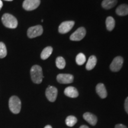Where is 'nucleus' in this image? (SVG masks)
<instances>
[{
  "mask_svg": "<svg viewBox=\"0 0 128 128\" xmlns=\"http://www.w3.org/2000/svg\"><path fill=\"white\" fill-rule=\"evenodd\" d=\"M30 76L33 82L35 84H40L44 78L42 69L39 65H34L30 70Z\"/></svg>",
  "mask_w": 128,
  "mask_h": 128,
  "instance_id": "f257e3e1",
  "label": "nucleus"
},
{
  "mask_svg": "<svg viewBox=\"0 0 128 128\" xmlns=\"http://www.w3.org/2000/svg\"><path fill=\"white\" fill-rule=\"evenodd\" d=\"M2 22L5 27L10 28H16L18 25V22L13 16L10 14H4L2 17Z\"/></svg>",
  "mask_w": 128,
  "mask_h": 128,
  "instance_id": "f03ea898",
  "label": "nucleus"
},
{
  "mask_svg": "<svg viewBox=\"0 0 128 128\" xmlns=\"http://www.w3.org/2000/svg\"><path fill=\"white\" fill-rule=\"evenodd\" d=\"M22 108V103L20 98L17 96H12L9 100V108L12 113L18 114L20 113Z\"/></svg>",
  "mask_w": 128,
  "mask_h": 128,
  "instance_id": "7ed1b4c3",
  "label": "nucleus"
},
{
  "mask_svg": "<svg viewBox=\"0 0 128 128\" xmlns=\"http://www.w3.org/2000/svg\"><path fill=\"white\" fill-rule=\"evenodd\" d=\"M44 29L41 25L31 27L28 30V36L29 38H34L42 34Z\"/></svg>",
  "mask_w": 128,
  "mask_h": 128,
  "instance_id": "20e7f679",
  "label": "nucleus"
},
{
  "mask_svg": "<svg viewBox=\"0 0 128 128\" xmlns=\"http://www.w3.org/2000/svg\"><path fill=\"white\" fill-rule=\"evenodd\" d=\"M40 4V0H24L23 3V8L27 11L36 9Z\"/></svg>",
  "mask_w": 128,
  "mask_h": 128,
  "instance_id": "39448f33",
  "label": "nucleus"
},
{
  "mask_svg": "<svg viewBox=\"0 0 128 128\" xmlns=\"http://www.w3.org/2000/svg\"><path fill=\"white\" fill-rule=\"evenodd\" d=\"M123 64H124V59L122 57L117 56L114 58L110 65V70L113 72L119 71L122 67Z\"/></svg>",
  "mask_w": 128,
  "mask_h": 128,
  "instance_id": "423d86ee",
  "label": "nucleus"
},
{
  "mask_svg": "<svg viewBox=\"0 0 128 128\" xmlns=\"http://www.w3.org/2000/svg\"><path fill=\"white\" fill-rule=\"evenodd\" d=\"M86 34V30L85 28H78L74 33H73L70 36V39L72 41H80L84 38Z\"/></svg>",
  "mask_w": 128,
  "mask_h": 128,
  "instance_id": "0eeeda50",
  "label": "nucleus"
},
{
  "mask_svg": "<svg viewBox=\"0 0 128 128\" xmlns=\"http://www.w3.org/2000/svg\"><path fill=\"white\" fill-rule=\"evenodd\" d=\"M58 96V90L54 86H49L46 90V96L51 102H55Z\"/></svg>",
  "mask_w": 128,
  "mask_h": 128,
  "instance_id": "6e6552de",
  "label": "nucleus"
},
{
  "mask_svg": "<svg viewBox=\"0 0 128 128\" xmlns=\"http://www.w3.org/2000/svg\"><path fill=\"white\" fill-rule=\"evenodd\" d=\"M74 22L73 21H66L60 24L59 27V32L61 34H65L71 30L74 26Z\"/></svg>",
  "mask_w": 128,
  "mask_h": 128,
  "instance_id": "1a4fd4ad",
  "label": "nucleus"
},
{
  "mask_svg": "<svg viewBox=\"0 0 128 128\" xmlns=\"http://www.w3.org/2000/svg\"><path fill=\"white\" fill-rule=\"evenodd\" d=\"M57 81L60 84H70L74 81V76L71 74H60L57 76Z\"/></svg>",
  "mask_w": 128,
  "mask_h": 128,
  "instance_id": "9d476101",
  "label": "nucleus"
},
{
  "mask_svg": "<svg viewBox=\"0 0 128 128\" xmlns=\"http://www.w3.org/2000/svg\"><path fill=\"white\" fill-rule=\"evenodd\" d=\"M83 118L87 122L88 124H92V126L96 125L97 122V118L95 115L89 112H86L83 115Z\"/></svg>",
  "mask_w": 128,
  "mask_h": 128,
  "instance_id": "9b49d317",
  "label": "nucleus"
},
{
  "mask_svg": "<svg viewBox=\"0 0 128 128\" xmlns=\"http://www.w3.org/2000/svg\"><path fill=\"white\" fill-rule=\"evenodd\" d=\"M96 92L98 94V95L100 96V98H105L108 96V92L107 90L106 89L104 85L102 83H99L97 85L96 88Z\"/></svg>",
  "mask_w": 128,
  "mask_h": 128,
  "instance_id": "f8f14e48",
  "label": "nucleus"
},
{
  "mask_svg": "<svg viewBox=\"0 0 128 128\" xmlns=\"http://www.w3.org/2000/svg\"><path fill=\"white\" fill-rule=\"evenodd\" d=\"M64 94L71 98H76L78 96V92L76 88L74 87H68L64 91Z\"/></svg>",
  "mask_w": 128,
  "mask_h": 128,
  "instance_id": "ddd939ff",
  "label": "nucleus"
},
{
  "mask_svg": "<svg viewBox=\"0 0 128 128\" xmlns=\"http://www.w3.org/2000/svg\"><path fill=\"white\" fill-rule=\"evenodd\" d=\"M116 12L118 15L124 16L128 14V5L122 4L117 8Z\"/></svg>",
  "mask_w": 128,
  "mask_h": 128,
  "instance_id": "4468645a",
  "label": "nucleus"
},
{
  "mask_svg": "<svg viewBox=\"0 0 128 128\" xmlns=\"http://www.w3.org/2000/svg\"><path fill=\"white\" fill-rule=\"evenodd\" d=\"M96 64H97V58L95 56L92 55L89 58L87 62L86 68L87 70H92L95 67Z\"/></svg>",
  "mask_w": 128,
  "mask_h": 128,
  "instance_id": "2eb2a0df",
  "label": "nucleus"
},
{
  "mask_svg": "<svg viewBox=\"0 0 128 128\" xmlns=\"http://www.w3.org/2000/svg\"><path fill=\"white\" fill-rule=\"evenodd\" d=\"M118 0H103L102 6L104 8L108 10L114 7L117 4Z\"/></svg>",
  "mask_w": 128,
  "mask_h": 128,
  "instance_id": "dca6fc26",
  "label": "nucleus"
},
{
  "mask_svg": "<svg viewBox=\"0 0 128 128\" xmlns=\"http://www.w3.org/2000/svg\"><path fill=\"white\" fill-rule=\"evenodd\" d=\"M52 52L53 48L51 46H48V47L44 48L41 53L40 57L42 60H45L46 59H48L51 55Z\"/></svg>",
  "mask_w": 128,
  "mask_h": 128,
  "instance_id": "f3484780",
  "label": "nucleus"
},
{
  "mask_svg": "<svg viewBox=\"0 0 128 128\" xmlns=\"http://www.w3.org/2000/svg\"><path fill=\"white\" fill-rule=\"evenodd\" d=\"M106 28L108 31H112L115 27V20L112 17H108L106 20Z\"/></svg>",
  "mask_w": 128,
  "mask_h": 128,
  "instance_id": "a211bd4d",
  "label": "nucleus"
},
{
  "mask_svg": "<svg viewBox=\"0 0 128 128\" xmlns=\"http://www.w3.org/2000/svg\"><path fill=\"white\" fill-rule=\"evenodd\" d=\"M76 122H77V119L76 118V117L74 116H69L67 117L65 120L66 124L69 127H72L76 124Z\"/></svg>",
  "mask_w": 128,
  "mask_h": 128,
  "instance_id": "6ab92c4d",
  "label": "nucleus"
},
{
  "mask_svg": "<svg viewBox=\"0 0 128 128\" xmlns=\"http://www.w3.org/2000/svg\"><path fill=\"white\" fill-rule=\"evenodd\" d=\"M65 65H66V62H65V60H64L63 57L59 56L58 57L56 60V65L59 69H64L65 68Z\"/></svg>",
  "mask_w": 128,
  "mask_h": 128,
  "instance_id": "aec40b11",
  "label": "nucleus"
},
{
  "mask_svg": "<svg viewBox=\"0 0 128 128\" xmlns=\"http://www.w3.org/2000/svg\"><path fill=\"white\" fill-rule=\"evenodd\" d=\"M86 61V58L84 54L80 53L76 56V62L78 65H82Z\"/></svg>",
  "mask_w": 128,
  "mask_h": 128,
  "instance_id": "412c9836",
  "label": "nucleus"
},
{
  "mask_svg": "<svg viewBox=\"0 0 128 128\" xmlns=\"http://www.w3.org/2000/svg\"><path fill=\"white\" fill-rule=\"evenodd\" d=\"M7 48L3 42H0V58H4L7 56Z\"/></svg>",
  "mask_w": 128,
  "mask_h": 128,
  "instance_id": "4be33fe9",
  "label": "nucleus"
},
{
  "mask_svg": "<svg viewBox=\"0 0 128 128\" xmlns=\"http://www.w3.org/2000/svg\"><path fill=\"white\" fill-rule=\"evenodd\" d=\"M124 109L128 114V97L126 98L125 102H124Z\"/></svg>",
  "mask_w": 128,
  "mask_h": 128,
  "instance_id": "5701e85b",
  "label": "nucleus"
},
{
  "mask_svg": "<svg viewBox=\"0 0 128 128\" xmlns=\"http://www.w3.org/2000/svg\"><path fill=\"white\" fill-rule=\"evenodd\" d=\"M114 128H128L126 126L122 124H118L115 126Z\"/></svg>",
  "mask_w": 128,
  "mask_h": 128,
  "instance_id": "b1692460",
  "label": "nucleus"
},
{
  "mask_svg": "<svg viewBox=\"0 0 128 128\" xmlns=\"http://www.w3.org/2000/svg\"><path fill=\"white\" fill-rule=\"evenodd\" d=\"M2 6H3V3L2 2V1H1V0H0V10H1V8L2 7Z\"/></svg>",
  "mask_w": 128,
  "mask_h": 128,
  "instance_id": "393cba45",
  "label": "nucleus"
},
{
  "mask_svg": "<svg viewBox=\"0 0 128 128\" xmlns=\"http://www.w3.org/2000/svg\"><path fill=\"white\" fill-rule=\"evenodd\" d=\"M80 128H89L86 125H82L81 126H80Z\"/></svg>",
  "mask_w": 128,
  "mask_h": 128,
  "instance_id": "a878e982",
  "label": "nucleus"
},
{
  "mask_svg": "<svg viewBox=\"0 0 128 128\" xmlns=\"http://www.w3.org/2000/svg\"><path fill=\"white\" fill-rule=\"evenodd\" d=\"M44 128H52L50 125H47V126H46Z\"/></svg>",
  "mask_w": 128,
  "mask_h": 128,
  "instance_id": "bb28decb",
  "label": "nucleus"
},
{
  "mask_svg": "<svg viewBox=\"0 0 128 128\" xmlns=\"http://www.w3.org/2000/svg\"><path fill=\"white\" fill-rule=\"evenodd\" d=\"M5 1H12V0H5Z\"/></svg>",
  "mask_w": 128,
  "mask_h": 128,
  "instance_id": "cd10ccee",
  "label": "nucleus"
}]
</instances>
